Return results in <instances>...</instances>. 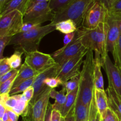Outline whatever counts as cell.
<instances>
[{
    "instance_id": "14",
    "label": "cell",
    "mask_w": 121,
    "mask_h": 121,
    "mask_svg": "<svg viewBox=\"0 0 121 121\" xmlns=\"http://www.w3.org/2000/svg\"><path fill=\"white\" fill-rule=\"evenodd\" d=\"M52 89L48 87L33 105H30L33 121H45L47 108L50 103V93Z\"/></svg>"
},
{
    "instance_id": "54",
    "label": "cell",
    "mask_w": 121,
    "mask_h": 121,
    "mask_svg": "<svg viewBox=\"0 0 121 121\" xmlns=\"http://www.w3.org/2000/svg\"><path fill=\"white\" fill-rule=\"evenodd\" d=\"M0 121H2V120H1V119H0Z\"/></svg>"
},
{
    "instance_id": "41",
    "label": "cell",
    "mask_w": 121,
    "mask_h": 121,
    "mask_svg": "<svg viewBox=\"0 0 121 121\" xmlns=\"http://www.w3.org/2000/svg\"><path fill=\"white\" fill-rule=\"evenodd\" d=\"M61 118L62 116L60 111L54 109L52 110L50 121H61Z\"/></svg>"
},
{
    "instance_id": "22",
    "label": "cell",
    "mask_w": 121,
    "mask_h": 121,
    "mask_svg": "<svg viewBox=\"0 0 121 121\" xmlns=\"http://www.w3.org/2000/svg\"><path fill=\"white\" fill-rule=\"evenodd\" d=\"M89 109L83 104L80 98L78 97L74 108L75 121H87Z\"/></svg>"
},
{
    "instance_id": "37",
    "label": "cell",
    "mask_w": 121,
    "mask_h": 121,
    "mask_svg": "<svg viewBox=\"0 0 121 121\" xmlns=\"http://www.w3.org/2000/svg\"><path fill=\"white\" fill-rule=\"evenodd\" d=\"M40 26H41V24H35L31 23V22H25V23H23V25L22 26L21 33L29 31L35 29Z\"/></svg>"
},
{
    "instance_id": "42",
    "label": "cell",
    "mask_w": 121,
    "mask_h": 121,
    "mask_svg": "<svg viewBox=\"0 0 121 121\" xmlns=\"http://www.w3.org/2000/svg\"><path fill=\"white\" fill-rule=\"evenodd\" d=\"M7 112H8V117H9V121H18L19 118V115L14 112L13 110L7 108Z\"/></svg>"
},
{
    "instance_id": "5",
    "label": "cell",
    "mask_w": 121,
    "mask_h": 121,
    "mask_svg": "<svg viewBox=\"0 0 121 121\" xmlns=\"http://www.w3.org/2000/svg\"><path fill=\"white\" fill-rule=\"evenodd\" d=\"M108 14L109 11L106 6L99 0H95L86 12L82 27L85 29H94L106 22Z\"/></svg>"
},
{
    "instance_id": "39",
    "label": "cell",
    "mask_w": 121,
    "mask_h": 121,
    "mask_svg": "<svg viewBox=\"0 0 121 121\" xmlns=\"http://www.w3.org/2000/svg\"><path fill=\"white\" fill-rule=\"evenodd\" d=\"M22 95L24 96L25 99L28 102H30L31 101L32 99L33 98L34 95V89L33 88V87H30V88H28V89L26 90V91L23 92L22 93Z\"/></svg>"
},
{
    "instance_id": "9",
    "label": "cell",
    "mask_w": 121,
    "mask_h": 121,
    "mask_svg": "<svg viewBox=\"0 0 121 121\" xmlns=\"http://www.w3.org/2000/svg\"><path fill=\"white\" fill-rule=\"evenodd\" d=\"M87 50H85L80 52L74 57L68 60L60 67L56 77L60 79L63 83L70 79L80 75L81 72L80 70V66L83 63V59L86 56Z\"/></svg>"
},
{
    "instance_id": "26",
    "label": "cell",
    "mask_w": 121,
    "mask_h": 121,
    "mask_svg": "<svg viewBox=\"0 0 121 121\" xmlns=\"http://www.w3.org/2000/svg\"><path fill=\"white\" fill-rule=\"evenodd\" d=\"M79 84H80V75L74 77L68 81L63 83L61 86L63 88L66 90V93L67 95L78 88L79 87Z\"/></svg>"
},
{
    "instance_id": "38",
    "label": "cell",
    "mask_w": 121,
    "mask_h": 121,
    "mask_svg": "<svg viewBox=\"0 0 121 121\" xmlns=\"http://www.w3.org/2000/svg\"><path fill=\"white\" fill-rule=\"evenodd\" d=\"M18 72V69H12L11 70L0 76V84L5 82L7 80L11 78L15 74Z\"/></svg>"
},
{
    "instance_id": "16",
    "label": "cell",
    "mask_w": 121,
    "mask_h": 121,
    "mask_svg": "<svg viewBox=\"0 0 121 121\" xmlns=\"http://www.w3.org/2000/svg\"><path fill=\"white\" fill-rule=\"evenodd\" d=\"M31 0H10L6 4L1 10H0V17L14 10H18L23 15L28 9Z\"/></svg>"
},
{
    "instance_id": "30",
    "label": "cell",
    "mask_w": 121,
    "mask_h": 121,
    "mask_svg": "<svg viewBox=\"0 0 121 121\" xmlns=\"http://www.w3.org/2000/svg\"><path fill=\"white\" fill-rule=\"evenodd\" d=\"M99 114V111H98V108H97L96 104L94 94H93V99H92L91 106H90L89 118L87 121H97Z\"/></svg>"
},
{
    "instance_id": "10",
    "label": "cell",
    "mask_w": 121,
    "mask_h": 121,
    "mask_svg": "<svg viewBox=\"0 0 121 121\" xmlns=\"http://www.w3.org/2000/svg\"><path fill=\"white\" fill-rule=\"evenodd\" d=\"M24 62L39 73L44 72L57 64L52 55L39 50L26 55Z\"/></svg>"
},
{
    "instance_id": "2",
    "label": "cell",
    "mask_w": 121,
    "mask_h": 121,
    "mask_svg": "<svg viewBox=\"0 0 121 121\" xmlns=\"http://www.w3.org/2000/svg\"><path fill=\"white\" fill-rule=\"evenodd\" d=\"M95 91L93 51L87 50L80 74L78 98L89 109Z\"/></svg>"
},
{
    "instance_id": "55",
    "label": "cell",
    "mask_w": 121,
    "mask_h": 121,
    "mask_svg": "<svg viewBox=\"0 0 121 121\" xmlns=\"http://www.w3.org/2000/svg\"></svg>"
},
{
    "instance_id": "29",
    "label": "cell",
    "mask_w": 121,
    "mask_h": 121,
    "mask_svg": "<svg viewBox=\"0 0 121 121\" xmlns=\"http://www.w3.org/2000/svg\"><path fill=\"white\" fill-rule=\"evenodd\" d=\"M112 54L114 59V64L121 70V34Z\"/></svg>"
},
{
    "instance_id": "25",
    "label": "cell",
    "mask_w": 121,
    "mask_h": 121,
    "mask_svg": "<svg viewBox=\"0 0 121 121\" xmlns=\"http://www.w3.org/2000/svg\"><path fill=\"white\" fill-rule=\"evenodd\" d=\"M23 54L24 53L20 51L15 50L14 53L11 56L7 57L8 63L13 69H19L18 68L21 67L22 65L21 57Z\"/></svg>"
},
{
    "instance_id": "51",
    "label": "cell",
    "mask_w": 121,
    "mask_h": 121,
    "mask_svg": "<svg viewBox=\"0 0 121 121\" xmlns=\"http://www.w3.org/2000/svg\"><path fill=\"white\" fill-rule=\"evenodd\" d=\"M118 15L119 17V28H120V31L121 33V14H117Z\"/></svg>"
},
{
    "instance_id": "8",
    "label": "cell",
    "mask_w": 121,
    "mask_h": 121,
    "mask_svg": "<svg viewBox=\"0 0 121 121\" xmlns=\"http://www.w3.org/2000/svg\"><path fill=\"white\" fill-rule=\"evenodd\" d=\"M85 50L87 49L83 45L80 34L77 31L74 40L67 46H63L54 52L52 54V56L61 67L68 60Z\"/></svg>"
},
{
    "instance_id": "52",
    "label": "cell",
    "mask_w": 121,
    "mask_h": 121,
    "mask_svg": "<svg viewBox=\"0 0 121 121\" xmlns=\"http://www.w3.org/2000/svg\"><path fill=\"white\" fill-rule=\"evenodd\" d=\"M100 121V113H99V115H98V121Z\"/></svg>"
},
{
    "instance_id": "18",
    "label": "cell",
    "mask_w": 121,
    "mask_h": 121,
    "mask_svg": "<svg viewBox=\"0 0 121 121\" xmlns=\"http://www.w3.org/2000/svg\"><path fill=\"white\" fill-rule=\"evenodd\" d=\"M39 74L40 73L34 70L33 69H32L30 66H28L27 63L24 62L19 68L17 76L14 81L13 87L17 86L21 82L27 80V79L36 76Z\"/></svg>"
},
{
    "instance_id": "19",
    "label": "cell",
    "mask_w": 121,
    "mask_h": 121,
    "mask_svg": "<svg viewBox=\"0 0 121 121\" xmlns=\"http://www.w3.org/2000/svg\"><path fill=\"white\" fill-rule=\"evenodd\" d=\"M50 97L52 99H54L55 100L54 104L52 105L53 109L57 110L61 112L67 99L66 90L62 88L61 91H57L55 89H52L50 93Z\"/></svg>"
},
{
    "instance_id": "3",
    "label": "cell",
    "mask_w": 121,
    "mask_h": 121,
    "mask_svg": "<svg viewBox=\"0 0 121 121\" xmlns=\"http://www.w3.org/2000/svg\"><path fill=\"white\" fill-rule=\"evenodd\" d=\"M78 32L81 37L82 43L87 50L98 52L104 60L108 55L106 45V25L101 24L94 29H85L79 28Z\"/></svg>"
},
{
    "instance_id": "56",
    "label": "cell",
    "mask_w": 121,
    "mask_h": 121,
    "mask_svg": "<svg viewBox=\"0 0 121 121\" xmlns=\"http://www.w3.org/2000/svg\"></svg>"
},
{
    "instance_id": "43",
    "label": "cell",
    "mask_w": 121,
    "mask_h": 121,
    "mask_svg": "<svg viewBox=\"0 0 121 121\" xmlns=\"http://www.w3.org/2000/svg\"><path fill=\"white\" fill-rule=\"evenodd\" d=\"M65 121H75L74 113V108L69 112L67 117L65 118Z\"/></svg>"
},
{
    "instance_id": "40",
    "label": "cell",
    "mask_w": 121,
    "mask_h": 121,
    "mask_svg": "<svg viewBox=\"0 0 121 121\" xmlns=\"http://www.w3.org/2000/svg\"><path fill=\"white\" fill-rule=\"evenodd\" d=\"M76 35V32L74 33H69V34H65V37H64L63 39V46H66L68 44H69L73 40H74V37Z\"/></svg>"
},
{
    "instance_id": "13",
    "label": "cell",
    "mask_w": 121,
    "mask_h": 121,
    "mask_svg": "<svg viewBox=\"0 0 121 121\" xmlns=\"http://www.w3.org/2000/svg\"><path fill=\"white\" fill-rule=\"evenodd\" d=\"M60 67L57 63L51 68L38 74L33 83V87L34 89V95L30 105H33L37 99L46 91L48 87L44 85V80L48 78L56 77Z\"/></svg>"
},
{
    "instance_id": "33",
    "label": "cell",
    "mask_w": 121,
    "mask_h": 121,
    "mask_svg": "<svg viewBox=\"0 0 121 121\" xmlns=\"http://www.w3.org/2000/svg\"><path fill=\"white\" fill-rule=\"evenodd\" d=\"M13 69L8 62L7 57H4L0 60V76L11 71Z\"/></svg>"
},
{
    "instance_id": "32",
    "label": "cell",
    "mask_w": 121,
    "mask_h": 121,
    "mask_svg": "<svg viewBox=\"0 0 121 121\" xmlns=\"http://www.w3.org/2000/svg\"><path fill=\"white\" fill-rule=\"evenodd\" d=\"M44 85L51 89H55L59 86H62L63 82L56 77L48 78L44 80Z\"/></svg>"
},
{
    "instance_id": "35",
    "label": "cell",
    "mask_w": 121,
    "mask_h": 121,
    "mask_svg": "<svg viewBox=\"0 0 121 121\" xmlns=\"http://www.w3.org/2000/svg\"><path fill=\"white\" fill-rule=\"evenodd\" d=\"M109 13L121 14V0H115L108 8Z\"/></svg>"
},
{
    "instance_id": "47",
    "label": "cell",
    "mask_w": 121,
    "mask_h": 121,
    "mask_svg": "<svg viewBox=\"0 0 121 121\" xmlns=\"http://www.w3.org/2000/svg\"><path fill=\"white\" fill-rule=\"evenodd\" d=\"M99 1H100L102 4H104L106 6V8L108 9L110 7V6L111 5V4H112L115 0H99Z\"/></svg>"
},
{
    "instance_id": "49",
    "label": "cell",
    "mask_w": 121,
    "mask_h": 121,
    "mask_svg": "<svg viewBox=\"0 0 121 121\" xmlns=\"http://www.w3.org/2000/svg\"><path fill=\"white\" fill-rule=\"evenodd\" d=\"M9 1L10 0H0V10H1L5 5L8 3Z\"/></svg>"
},
{
    "instance_id": "1",
    "label": "cell",
    "mask_w": 121,
    "mask_h": 121,
    "mask_svg": "<svg viewBox=\"0 0 121 121\" xmlns=\"http://www.w3.org/2000/svg\"><path fill=\"white\" fill-rule=\"evenodd\" d=\"M56 30V25L50 22L29 31L20 33L12 37L9 45H13L15 50L22 52L25 56L37 51L44 37Z\"/></svg>"
},
{
    "instance_id": "46",
    "label": "cell",
    "mask_w": 121,
    "mask_h": 121,
    "mask_svg": "<svg viewBox=\"0 0 121 121\" xmlns=\"http://www.w3.org/2000/svg\"><path fill=\"white\" fill-rule=\"evenodd\" d=\"M50 0H31L30 2L29 6H28V8H30V7H31L32 6H33L34 5L36 4L40 3V2H48Z\"/></svg>"
},
{
    "instance_id": "12",
    "label": "cell",
    "mask_w": 121,
    "mask_h": 121,
    "mask_svg": "<svg viewBox=\"0 0 121 121\" xmlns=\"http://www.w3.org/2000/svg\"><path fill=\"white\" fill-rule=\"evenodd\" d=\"M102 61L108 77V86H111L121 98V70L113 63L108 55Z\"/></svg>"
},
{
    "instance_id": "6",
    "label": "cell",
    "mask_w": 121,
    "mask_h": 121,
    "mask_svg": "<svg viewBox=\"0 0 121 121\" xmlns=\"http://www.w3.org/2000/svg\"><path fill=\"white\" fill-rule=\"evenodd\" d=\"M24 15L14 10L0 17V36L12 37L21 33Z\"/></svg>"
},
{
    "instance_id": "31",
    "label": "cell",
    "mask_w": 121,
    "mask_h": 121,
    "mask_svg": "<svg viewBox=\"0 0 121 121\" xmlns=\"http://www.w3.org/2000/svg\"><path fill=\"white\" fill-rule=\"evenodd\" d=\"M101 121H119L117 115L111 109L108 108L104 113L100 115Z\"/></svg>"
},
{
    "instance_id": "21",
    "label": "cell",
    "mask_w": 121,
    "mask_h": 121,
    "mask_svg": "<svg viewBox=\"0 0 121 121\" xmlns=\"http://www.w3.org/2000/svg\"><path fill=\"white\" fill-rule=\"evenodd\" d=\"M79 87L74 91L67 95V99H66V103L60 112L62 117L66 118L69 112L74 108L78 95H79Z\"/></svg>"
},
{
    "instance_id": "7",
    "label": "cell",
    "mask_w": 121,
    "mask_h": 121,
    "mask_svg": "<svg viewBox=\"0 0 121 121\" xmlns=\"http://www.w3.org/2000/svg\"><path fill=\"white\" fill-rule=\"evenodd\" d=\"M50 1L36 4L28 8L23 17V22L41 24L53 20L55 14L50 7Z\"/></svg>"
},
{
    "instance_id": "28",
    "label": "cell",
    "mask_w": 121,
    "mask_h": 121,
    "mask_svg": "<svg viewBox=\"0 0 121 121\" xmlns=\"http://www.w3.org/2000/svg\"><path fill=\"white\" fill-rule=\"evenodd\" d=\"M17 74L18 73L14 74L11 78L7 80V81L0 84V94H9V92L13 87L14 81Z\"/></svg>"
},
{
    "instance_id": "27",
    "label": "cell",
    "mask_w": 121,
    "mask_h": 121,
    "mask_svg": "<svg viewBox=\"0 0 121 121\" xmlns=\"http://www.w3.org/2000/svg\"><path fill=\"white\" fill-rule=\"evenodd\" d=\"M73 0H50V7L54 13H57L68 5Z\"/></svg>"
},
{
    "instance_id": "23",
    "label": "cell",
    "mask_w": 121,
    "mask_h": 121,
    "mask_svg": "<svg viewBox=\"0 0 121 121\" xmlns=\"http://www.w3.org/2000/svg\"><path fill=\"white\" fill-rule=\"evenodd\" d=\"M55 25L56 30L65 34L74 33L79 29L76 24L72 20H63L57 22Z\"/></svg>"
},
{
    "instance_id": "11",
    "label": "cell",
    "mask_w": 121,
    "mask_h": 121,
    "mask_svg": "<svg viewBox=\"0 0 121 121\" xmlns=\"http://www.w3.org/2000/svg\"><path fill=\"white\" fill-rule=\"evenodd\" d=\"M106 25L107 50L112 53L121 34L118 14L109 13Z\"/></svg>"
},
{
    "instance_id": "45",
    "label": "cell",
    "mask_w": 121,
    "mask_h": 121,
    "mask_svg": "<svg viewBox=\"0 0 121 121\" xmlns=\"http://www.w3.org/2000/svg\"><path fill=\"white\" fill-rule=\"evenodd\" d=\"M30 105V104H29ZM21 121H33L31 116V106L30 105V110L28 114L26 116L22 117V120Z\"/></svg>"
},
{
    "instance_id": "17",
    "label": "cell",
    "mask_w": 121,
    "mask_h": 121,
    "mask_svg": "<svg viewBox=\"0 0 121 121\" xmlns=\"http://www.w3.org/2000/svg\"><path fill=\"white\" fill-rule=\"evenodd\" d=\"M94 57V82L95 88L98 90L105 91L104 80L102 73V61L100 54L95 52Z\"/></svg>"
},
{
    "instance_id": "34",
    "label": "cell",
    "mask_w": 121,
    "mask_h": 121,
    "mask_svg": "<svg viewBox=\"0 0 121 121\" xmlns=\"http://www.w3.org/2000/svg\"><path fill=\"white\" fill-rule=\"evenodd\" d=\"M12 37L0 36V60L3 59L4 51L7 46L9 45Z\"/></svg>"
},
{
    "instance_id": "53",
    "label": "cell",
    "mask_w": 121,
    "mask_h": 121,
    "mask_svg": "<svg viewBox=\"0 0 121 121\" xmlns=\"http://www.w3.org/2000/svg\"><path fill=\"white\" fill-rule=\"evenodd\" d=\"M61 121H65V118H63V117H62V118H61Z\"/></svg>"
},
{
    "instance_id": "36",
    "label": "cell",
    "mask_w": 121,
    "mask_h": 121,
    "mask_svg": "<svg viewBox=\"0 0 121 121\" xmlns=\"http://www.w3.org/2000/svg\"><path fill=\"white\" fill-rule=\"evenodd\" d=\"M17 104L18 99L16 96H10L9 98L8 99V100H7L4 106H5L7 109H14V108L17 106Z\"/></svg>"
},
{
    "instance_id": "20",
    "label": "cell",
    "mask_w": 121,
    "mask_h": 121,
    "mask_svg": "<svg viewBox=\"0 0 121 121\" xmlns=\"http://www.w3.org/2000/svg\"><path fill=\"white\" fill-rule=\"evenodd\" d=\"M94 96L99 113L102 115L109 108L106 91L95 88Z\"/></svg>"
},
{
    "instance_id": "4",
    "label": "cell",
    "mask_w": 121,
    "mask_h": 121,
    "mask_svg": "<svg viewBox=\"0 0 121 121\" xmlns=\"http://www.w3.org/2000/svg\"><path fill=\"white\" fill-rule=\"evenodd\" d=\"M95 0H73L68 5L55 13L52 23L56 24L60 21L72 20L81 28L84 17L89 7Z\"/></svg>"
},
{
    "instance_id": "48",
    "label": "cell",
    "mask_w": 121,
    "mask_h": 121,
    "mask_svg": "<svg viewBox=\"0 0 121 121\" xmlns=\"http://www.w3.org/2000/svg\"><path fill=\"white\" fill-rule=\"evenodd\" d=\"M6 111H7V108H6L5 106L2 104H0V119L2 118Z\"/></svg>"
},
{
    "instance_id": "44",
    "label": "cell",
    "mask_w": 121,
    "mask_h": 121,
    "mask_svg": "<svg viewBox=\"0 0 121 121\" xmlns=\"http://www.w3.org/2000/svg\"><path fill=\"white\" fill-rule=\"evenodd\" d=\"M9 96V94H0V104L4 105Z\"/></svg>"
},
{
    "instance_id": "50",
    "label": "cell",
    "mask_w": 121,
    "mask_h": 121,
    "mask_svg": "<svg viewBox=\"0 0 121 121\" xmlns=\"http://www.w3.org/2000/svg\"><path fill=\"white\" fill-rule=\"evenodd\" d=\"M0 119H1L2 121H9V117H8V112H7V111H6L5 113H4V116L2 117V118Z\"/></svg>"
},
{
    "instance_id": "24",
    "label": "cell",
    "mask_w": 121,
    "mask_h": 121,
    "mask_svg": "<svg viewBox=\"0 0 121 121\" xmlns=\"http://www.w3.org/2000/svg\"><path fill=\"white\" fill-rule=\"evenodd\" d=\"M36 76L33 77V78H31V79H27V80L21 82V83H20L17 86L13 87L10 92H9V96L15 95L20 94L21 93H23L24 91L28 89V88L32 87Z\"/></svg>"
},
{
    "instance_id": "15",
    "label": "cell",
    "mask_w": 121,
    "mask_h": 121,
    "mask_svg": "<svg viewBox=\"0 0 121 121\" xmlns=\"http://www.w3.org/2000/svg\"><path fill=\"white\" fill-rule=\"evenodd\" d=\"M105 91L107 94L109 108L115 112L119 120L121 121V98L111 86H108Z\"/></svg>"
}]
</instances>
